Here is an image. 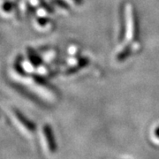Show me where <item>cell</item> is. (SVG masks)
Returning <instances> with one entry per match:
<instances>
[{
	"mask_svg": "<svg viewBox=\"0 0 159 159\" xmlns=\"http://www.w3.org/2000/svg\"><path fill=\"white\" fill-rule=\"evenodd\" d=\"M71 1L76 6H80L82 4V0H71Z\"/></svg>",
	"mask_w": 159,
	"mask_h": 159,
	"instance_id": "obj_15",
	"label": "cell"
},
{
	"mask_svg": "<svg viewBox=\"0 0 159 159\" xmlns=\"http://www.w3.org/2000/svg\"><path fill=\"white\" fill-rule=\"evenodd\" d=\"M125 11L121 9L119 11V42L122 43L125 37V33H126V23H125Z\"/></svg>",
	"mask_w": 159,
	"mask_h": 159,
	"instance_id": "obj_5",
	"label": "cell"
},
{
	"mask_svg": "<svg viewBox=\"0 0 159 159\" xmlns=\"http://www.w3.org/2000/svg\"><path fill=\"white\" fill-rule=\"evenodd\" d=\"M49 21H50V20L47 17H42V16H40V17L36 19V22L41 27H44L45 25H47V23L49 22Z\"/></svg>",
	"mask_w": 159,
	"mask_h": 159,
	"instance_id": "obj_12",
	"label": "cell"
},
{
	"mask_svg": "<svg viewBox=\"0 0 159 159\" xmlns=\"http://www.w3.org/2000/svg\"><path fill=\"white\" fill-rule=\"evenodd\" d=\"M42 132H43V134L44 137V141L46 142V145H47V148L49 149V151L51 153H54L56 150H57V144L55 142V139H54V135H53V132L51 129V126L48 124L43 126L42 128Z\"/></svg>",
	"mask_w": 159,
	"mask_h": 159,
	"instance_id": "obj_3",
	"label": "cell"
},
{
	"mask_svg": "<svg viewBox=\"0 0 159 159\" xmlns=\"http://www.w3.org/2000/svg\"><path fill=\"white\" fill-rule=\"evenodd\" d=\"M11 111L13 117L15 118L18 123L21 125L24 129H26L29 133H34L35 129H36V125L32 120L27 119L26 116L23 113H21L18 109L11 108Z\"/></svg>",
	"mask_w": 159,
	"mask_h": 159,
	"instance_id": "obj_2",
	"label": "cell"
},
{
	"mask_svg": "<svg viewBox=\"0 0 159 159\" xmlns=\"http://www.w3.org/2000/svg\"><path fill=\"white\" fill-rule=\"evenodd\" d=\"M27 54H28V58H29V61L30 63V65L33 66V67H39L40 66L43 64V60L42 58L40 57V56L35 53L32 49H28L27 50Z\"/></svg>",
	"mask_w": 159,
	"mask_h": 159,
	"instance_id": "obj_6",
	"label": "cell"
},
{
	"mask_svg": "<svg viewBox=\"0 0 159 159\" xmlns=\"http://www.w3.org/2000/svg\"><path fill=\"white\" fill-rule=\"evenodd\" d=\"M69 52L71 55H75L77 57H80L79 56V49L77 46H71V48L69 49Z\"/></svg>",
	"mask_w": 159,
	"mask_h": 159,
	"instance_id": "obj_13",
	"label": "cell"
},
{
	"mask_svg": "<svg viewBox=\"0 0 159 159\" xmlns=\"http://www.w3.org/2000/svg\"><path fill=\"white\" fill-rule=\"evenodd\" d=\"M89 64V59L88 57H80L79 60L65 71V75H72L79 72L80 70L84 68Z\"/></svg>",
	"mask_w": 159,
	"mask_h": 159,
	"instance_id": "obj_4",
	"label": "cell"
},
{
	"mask_svg": "<svg viewBox=\"0 0 159 159\" xmlns=\"http://www.w3.org/2000/svg\"><path fill=\"white\" fill-rule=\"evenodd\" d=\"M132 53V46L130 44L125 45L116 56V60L118 62H124Z\"/></svg>",
	"mask_w": 159,
	"mask_h": 159,
	"instance_id": "obj_7",
	"label": "cell"
},
{
	"mask_svg": "<svg viewBox=\"0 0 159 159\" xmlns=\"http://www.w3.org/2000/svg\"><path fill=\"white\" fill-rule=\"evenodd\" d=\"M154 135H155V137H156L157 139H158L159 140V125L155 128V130H154Z\"/></svg>",
	"mask_w": 159,
	"mask_h": 159,
	"instance_id": "obj_14",
	"label": "cell"
},
{
	"mask_svg": "<svg viewBox=\"0 0 159 159\" xmlns=\"http://www.w3.org/2000/svg\"><path fill=\"white\" fill-rule=\"evenodd\" d=\"M126 28L128 30V37L130 42H135L139 37V23L135 8L133 4L128 3L125 6Z\"/></svg>",
	"mask_w": 159,
	"mask_h": 159,
	"instance_id": "obj_1",
	"label": "cell"
},
{
	"mask_svg": "<svg viewBox=\"0 0 159 159\" xmlns=\"http://www.w3.org/2000/svg\"><path fill=\"white\" fill-rule=\"evenodd\" d=\"M37 3H38V5H39L44 11H47V12H50V13H52V12H53V8H52L49 4L45 3L44 1H43V0H38Z\"/></svg>",
	"mask_w": 159,
	"mask_h": 159,
	"instance_id": "obj_10",
	"label": "cell"
},
{
	"mask_svg": "<svg viewBox=\"0 0 159 159\" xmlns=\"http://www.w3.org/2000/svg\"><path fill=\"white\" fill-rule=\"evenodd\" d=\"M13 7H14V5L11 2H10V1H6L2 5V10H3V11H5V12H10L13 9Z\"/></svg>",
	"mask_w": 159,
	"mask_h": 159,
	"instance_id": "obj_11",
	"label": "cell"
},
{
	"mask_svg": "<svg viewBox=\"0 0 159 159\" xmlns=\"http://www.w3.org/2000/svg\"><path fill=\"white\" fill-rule=\"evenodd\" d=\"M51 4H53L54 6H56L64 11H69L70 10V6L65 0H51Z\"/></svg>",
	"mask_w": 159,
	"mask_h": 159,
	"instance_id": "obj_9",
	"label": "cell"
},
{
	"mask_svg": "<svg viewBox=\"0 0 159 159\" xmlns=\"http://www.w3.org/2000/svg\"><path fill=\"white\" fill-rule=\"evenodd\" d=\"M22 56L19 55L15 60H14V64H13V68H14V71L16 72V74H19V75H21V76H24L26 73L24 71L22 66Z\"/></svg>",
	"mask_w": 159,
	"mask_h": 159,
	"instance_id": "obj_8",
	"label": "cell"
}]
</instances>
